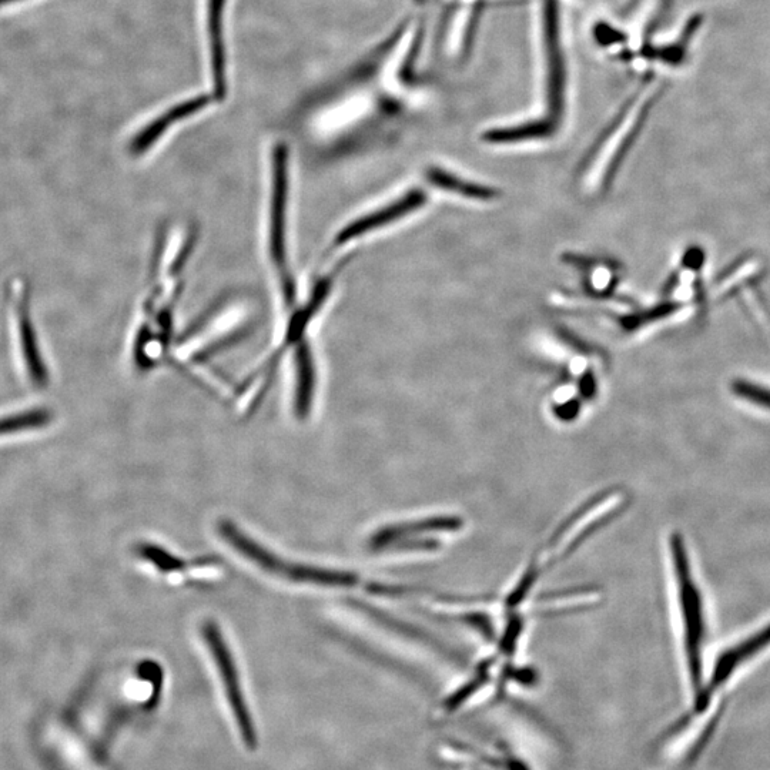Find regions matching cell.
Here are the masks:
<instances>
[{
	"mask_svg": "<svg viewBox=\"0 0 770 770\" xmlns=\"http://www.w3.org/2000/svg\"><path fill=\"white\" fill-rule=\"evenodd\" d=\"M729 391L742 403L770 414V384L758 378L739 376L729 383Z\"/></svg>",
	"mask_w": 770,
	"mask_h": 770,
	"instance_id": "cell-14",
	"label": "cell"
},
{
	"mask_svg": "<svg viewBox=\"0 0 770 770\" xmlns=\"http://www.w3.org/2000/svg\"><path fill=\"white\" fill-rule=\"evenodd\" d=\"M539 102L534 116L488 127L480 135L491 147H522L554 142L569 116V70L559 0H539Z\"/></svg>",
	"mask_w": 770,
	"mask_h": 770,
	"instance_id": "cell-1",
	"label": "cell"
},
{
	"mask_svg": "<svg viewBox=\"0 0 770 770\" xmlns=\"http://www.w3.org/2000/svg\"><path fill=\"white\" fill-rule=\"evenodd\" d=\"M415 2H421V0H415Z\"/></svg>",
	"mask_w": 770,
	"mask_h": 770,
	"instance_id": "cell-18",
	"label": "cell"
},
{
	"mask_svg": "<svg viewBox=\"0 0 770 770\" xmlns=\"http://www.w3.org/2000/svg\"><path fill=\"white\" fill-rule=\"evenodd\" d=\"M294 413L306 418L311 413L316 394V363L306 343L294 347Z\"/></svg>",
	"mask_w": 770,
	"mask_h": 770,
	"instance_id": "cell-13",
	"label": "cell"
},
{
	"mask_svg": "<svg viewBox=\"0 0 770 770\" xmlns=\"http://www.w3.org/2000/svg\"><path fill=\"white\" fill-rule=\"evenodd\" d=\"M289 149L283 142L271 150V187L269 213V257L276 271L287 307L296 303V283L289 269Z\"/></svg>",
	"mask_w": 770,
	"mask_h": 770,
	"instance_id": "cell-4",
	"label": "cell"
},
{
	"mask_svg": "<svg viewBox=\"0 0 770 770\" xmlns=\"http://www.w3.org/2000/svg\"><path fill=\"white\" fill-rule=\"evenodd\" d=\"M535 582V568L531 567L528 569L527 574L524 575V578H522V582L520 585H518L517 588L512 591L510 599H508V604L511 605V607H514V605L520 604L522 599L525 598V595H527V592L530 591V588H532V585H534Z\"/></svg>",
	"mask_w": 770,
	"mask_h": 770,
	"instance_id": "cell-16",
	"label": "cell"
},
{
	"mask_svg": "<svg viewBox=\"0 0 770 770\" xmlns=\"http://www.w3.org/2000/svg\"><path fill=\"white\" fill-rule=\"evenodd\" d=\"M16 324H18L20 353L26 364V370L33 384L45 385L48 383V371L40 357L38 344H36L35 330L30 321L28 291L19 284L16 287L15 296Z\"/></svg>",
	"mask_w": 770,
	"mask_h": 770,
	"instance_id": "cell-11",
	"label": "cell"
},
{
	"mask_svg": "<svg viewBox=\"0 0 770 770\" xmlns=\"http://www.w3.org/2000/svg\"><path fill=\"white\" fill-rule=\"evenodd\" d=\"M671 555L676 588H678L686 664H688L689 676L696 692V709L703 711L708 706L705 701L702 675V646L706 631L705 612H703L701 591L693 578L691 562H689L681 534L672 535Z\"/></svg>",
	"mask_w": 770,
	"mask_h": 770,
	"instance_id": "cell-3",
	"label": "cell"
},
{
	"mask_svg": "<svg viewBox=\"0 0 770 770\" xmlns=\"http://www.w3.org/2000/svg\"><path fill=\"white\" fill-rule=\"evenodd\" d=\"M203 639L207 651L212 655L220 679H222L224 693H226L227 702H229L234 718H236L237 728H239L244 742L250 748H254L257 745L256 729H254L253 721H251L249 706L244 701L239 671L234 664L233 655H231L222 629L216 622L207 621L203 625Z\"/></svg>",
	"mask_w": 770,
	"mask_h": 770,
	"instance_id": "cell-6",
	"label": "cell"
},
{
	"mask_svg": "<svg viewBox=\"0 0 770 770\" xmlns=\"http://www.w3.org/2000/svg\"><path fill=\"white\" fill-rule=\"evenodd\" d=\"M423 183L433 193L480 206L498 203L504 196L500 187L438 163L424 167Z\"/></svg>",
	"mask_w": 770,
	"mask_h": 770,
	"instance_id": "cell-7",
	"label": "cell"
},
{
	"mask_svg": "<svg viewBox=\"0 0 770 770\" xmlns=\"http://www.w3.org/2000/svg\"><path fill=\"white\" fill-rule=\"evenodd\" d=\"M565 261L578 271L585 299L609 300L614 297L616 287L622 281V267L619 264L585 254H567Z\"/></svg>",
	"mask_w": 770,
	"mask_h": 770,
	"instance_id": "cell-9",
	"label": "cell"
},
{
	"mask_svg": "<svg viewBox=\"0 0 770 770\" xmlns=\"http://www.w3.org/2000/svg\"><path fill=\"white\" fill-rule=\"evenodd\" d=\"M485 681H487V676L481 675V676H478L477 679H474V681L468 682L467 685L462 686L461 689H458V691L455 692L450 699H448L447 708L450 709V711L451 709L458 708V706H460L461 703H464L465 701H467L468 698H470L472 693L477 692L478 689H480L481 686L484 685Z\"/></svg>",
	"mask_w": 770,
	"mask_h": 770,
	"instance_id": "cell-15",
	"label": "cell"
},
{
	"mask_svg": "<svg viewBox=\"0 0 770 770\" xmlns=\"http://www.w3.org/2000/svg\"><path fill=\"white\" fill-rule=\"evenodd\" d=\"M433 202V192L425 184H411L367 212L358 214L337 231L334 249H344L385 230L400 226L425 212Z\"/></svg>",
	"mask_w": 770,
	"mask_h": 770,
	"instance_id": "cell-5",
	"label": "cell"
},
{
	"mask_svg": "<svg viewBox=\"0 0 770 770\" xmlns=\"http://www.w3.org/2000/svg\"><path fill=\"white\" fill-rule=\"evenodd\" d=\"M770 645V624L762 628L761 631L755 632V634L746 638L745 641L739 642L738 645L732 646V648L726 649L719 656L716 661L715 669H713L712 679L709 682L708 688L705 689V699L709 702L712 692L718 689L723 682L728 681L729 676L739 668V666L745 664L746 661L758 655L763 649L768 648Z\"/></svg>",
	"mask_w": 770,
	"mask_h": 770,
	"instance_id": "cell-12",
	"label": "cell"
},
{
	"mask_svg": "<svg viewBox=\"0 0 770 770\" xmlns=\"http://www.w3.org/2000/svg\"><path fill=\"white\" fill-rule=\"evenodd\" d=\"M649 109V92L632 97L595 140L579 164V179L588 190L605 194L611 189L641 130Z\"/></svg>",
	"mask_w": 770,
	"mask_h": 770,
	"instance_id": "cell-2",
	"label": "cell"
},
{
	"mask_svg": "<svg viewBox=\"0 0 770 770\" xmlns=\"http://www.w3.org/2000/svg\"><path fill=\"white\" fill-rule=\"evenodd\" d=\"M227 0H207L206 28L209 43L210 76L213 99L222 102L227 96V49L224 16Z\"/></svg>",
	"mask_w": 770,
	"mask_h": 770,
	"instance_id": "cell-10",
	"label": "cell"
},
{
	"mask_svg": "<svg viewBox=\"0 0 770 770\" xmlns=\"http://www.w3.org/2000/svg\"><path fill=\"white\" fill-rule=\"evenodd\" d=\"M19 2V0H0V6L9 5V3Z\"/></svg>",
	"mask_w": 770,
	"mask_h": 770,
	"instance_id": "cell-17",
	"label": "cell"
},
{
	"mask_svg": "<svg viewBox=\"0 0 770 770\" xmlns=\"http://www.w3.org/2000/svg\"><path fill=\"white\" fill-rule=\"evenodd\" d=\"M213 100L212 95H199L169 107L159 116L153 117L149 123H146L145 127L137 130L136 135L130 140L127 150L132 156H145L154 146L159 145L160 140L173 129L174 125H179L184 120L196 116L197 113L204 112L207 107L212 105Z\"/></svg>",
	"mask_w": 770,
	"mask_h": 770,
	"instance_id": "cell-8",
	"label": "cell"
}]
</instances>
